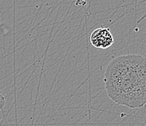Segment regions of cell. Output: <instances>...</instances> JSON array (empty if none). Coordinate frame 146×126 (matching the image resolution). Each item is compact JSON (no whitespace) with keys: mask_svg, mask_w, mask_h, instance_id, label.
<instances>
[{"mask_svg":"<svg viewBox=\"0 0 146 126\" xmlns=\"http://www.w3.org/2000/svg\"><path fill=\"white\" fill-rule=\"evenodd\" d=\"M92 45L97 49H108L113 44V37L111 30L106 28H100L92 33L90 36Z\"/></svg>","mask_w":146,"mask_h":126,"instance_id":"7a4b0ae2","label":"cell"},{"mask_svg":"<svg viewBox=\"0 0 146 126\" xmlns=\"http://www.w3.org/2000/svg\"><path fill=\"white\" fill-rule=\"evenodd\" d=\"M108 96L115 103L140 108L146 103L145 58L138 54L121 55L110 62L104 75Z\"/></svg>","mask_w":146,"mask_h":126,"instance_id":"6da1fadb","label":"cell"},{"mask_svg":"<svg viewBox=\"0 0 146 126\" xmlns=\"http://www.w3.org/2000/svg\"><path fill=\"white\" fill-rule=\"evenodd\" d=\"M5 104V97L3 96V95L2 94L1 91H0V111L2 110V109L4 108Z\"/></svg>","mask_w":146,"mask_h":126,"instance_id":"3957f363","label":"cell"}]
</instances>
